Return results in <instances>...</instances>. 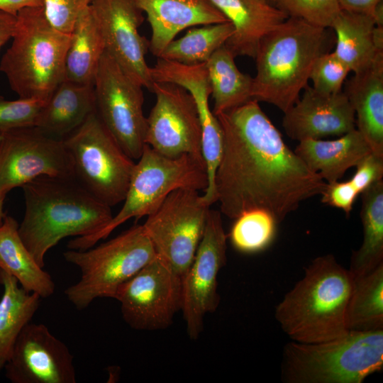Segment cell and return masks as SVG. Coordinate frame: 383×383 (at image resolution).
Instances as JSON below:
<instances>
[{"instance_id":"cell-22","label":"cell","mask_w":383,"mask_h":383,"mask_svg":"<svg viewBox=\"0 0 383 383\" xmlns=\"http://www.w3.org/2000/svg\"><path fill=\"white\" fill-rule=\"evenodd\" d=\"M355 112V125L372 152L383 157V54L345 84L343 91Z\"/></svg>"},{"instance_id":"cell-13","label":"cell","mask_w":383,"mask_h":383,"mask_svg":"<svg viewBox=\"0 0 383 383\" xmlns=\"http://www.w3.org/2000/svg\"><path fill=\"white\" fill-rule=\"evenodd\" d=\"M123 320L133 329L168 328L182 309V279L157 256L118 289Z\"/></svg>"},{"instance_id":"cell-36","label":"cell","mask_w":383,"mask_h":383,"mask_svg":"<svg viewBox=\"0 0 383 383\" xmlns=\"http://www.w3.org/2000/svg\"><path fill=\"white\" fill-rule=\"evenodd\" d=\"M45 102L35 99L6 100L0 96V131L35 126Z\"/></svg>"},{"instance_id":"cell-37","label":"cell","mask_w":383,"mask_h":383,"mask_svg":"<svg viewBox=\"0 0 383 383\" xmlns=\"http://www.w3.org/2000/svg\"><path fill=\"white\" fill-rule=\"evenodd\" d=\"M92 0H44V10L50 23L58 30L71 33L79 13Z\"/></svg>"},{"instance_id":"cell-17","label":"cell","mask_w":383,"mask_h":383,"mask_svg":"<svg viewBox=\"0 0 383 383\" xmlns=\"http://www.w3.org/2000/svg\"><path fill=\"white\" fill-rule=\"evenodd\" d=\"M12 383H76L74 356L43 323H28L4 367Z\"/></svg>"},{"instance_id":"cell-14","label":"cell","mask_w":383,"mask_h":383,"mask_svg":"<svg viewBox=\"0 0 383 383\" xmlns=\"http://www.w3.org/2000/svg\"><path fill=\"white\" fill-rule=\"evenodd\" d=\"M151 91L155 103L147 118L145 144L168 157L186 154L204 162L199 113L192 94L170 82H155Z\"/></svg>"},{"instance_id":"cell-15","label":"cell","mask_w":383,"mask_h":383,"mask_svg":"<svg viewBox=\"0 0 383 383\" xmlns=\"http://www.w3.org/2000/svg\"><path fill=\"white\" fill-rule=\"evenodd\" d=\"M226 239L221 213L209 209L194 258L182 279L181 310L191 340L199 338L205 316L219 305L217 277L226 263Z\"/></svg>"},{"instance_id":"cell-11","label":"cell","mask_w":383,"mask_h":383,"mask_svg":"<svg viewBox=\"0 0 383 383\" xmlns=\"http://www.w3.org/2000/svg\"><path fill=\"white\" fill-rule=\"evenodd\" d=\"M143 87L104 51L94 82L96 112L126 154L136 160L146 145Z\"/></svg>"},{"instance_id":"cell-27","label":"cell","mask_w":383,"mask_h":383,"mask_svg":"<svg viewBox=\"0 0 383 383\" xmlns=\"http://www.w3.org/2000/svg\"><path fill=\"white\" fill-rule=\"evenodd\" d=\"M104 51V39L89 5L79 13L70 33L65 57V79L94 85Z\"/></svg>"},{"instance_id":"cell-16","label":"cell","mask_w":383,"mask_h":383,"mask_svg":"<svg viewBox=\"0 0 383 383\" xmlns=\"http://www.w3.org/2000/svg\"><path fill=\"white\" fill-rule=\"evenodd\" d=\"M105 51L133 81L151 90L153 81L146 62L149 40L139 33L143 11L133 0H92Z\"/></svg>"},{"instance_id":"cell-1","label":"cell","mask_w":383,"mask_h":383,"mask_svg":"<svg viewBox=\"0 0 383 383\" xmlns=\"http://www.w3.org/2000/svg\"><path fill=\"white\" fill-rule=\"evenodd\" d=\"M216 117L223 140L215 179L221 213L235 219L262 209L278 224L325 190L327 182L289 148L257 100Z\"/></svg>"},{"instance_id":"cell-30","label":"cell","mask_w":383,"mask_h":383,"mask_svg":"<svg viewBox=\"0 0 383 383\" xmlns=\"http://www.w3.org/2000/svg\"><path fill=\"white\" fill-rule=\"evenodd\" d=\"M360 218L363 240L351 255L349 271L353 277L367 274L383 263V181L362 193Z\"/></svg>"},{"instance_id":"cell-28","label":"cell","mask_w":383,"mask_h":383,"mask_svg":"<svg viewBox=\"0 0 383 383\" xmlns=\"http://www.w3.org/2000/svg\"><path fill=\"white\" fill-rule=\"evenodd\" d=\"M0 370L9 360L15 343L40 306V296L26 291L16 278L0 270Z\"/></svg>"},{"instance_id":"cell-26","label":"cell","mask_w":383,"mask_h":383,"mask_svg":"<svg viewBox=\"0 0 383 383\" xmlns=\"http://www.w3.org/2000/svg\"><path fill=\"white\" fill-rule=\"evenodd\" d=\"M18 228L17 221L6 215L0 226V270L16 278L26 291L48 298L55 293V284L50 274L37 264Z\"/></svg>"},{"instance_id":"cell-23","label":"cell","mask_w":383,"mask_h":383,"mask_svg":"<svg viewBox=\"0 0 383 383\" xmlns=\"http://www.w3.org/2000/svg\"><path fill=\"white\" fill-rule=\"evenodd\" d=\"M331 28L335 35L333 52L354 74L383 54V26H377L371 15L341 9Z\"/></svg>"},{"instance_id":"cell-2","label":"cell","mask_w":383,"mask_h":383,"mask_svg":"<svg viewBox=\"0 0 383 383\" xmlns=\"http://www.w3.org/2000/svg\"><path fill=\"white\" fill-rule=\"evenodd\" d=\"M25 201L18 234L37 264L69 236H88L113 217L111 206L88 192L74 178L42 176L22 186Z\"/></svg>"},{"instance_id":"cell-24","label":"cell","mask_w":383,"mask_h":383,"mask_svg":"<svg viewBox=\"0 0 383 383\" xmlns=\"http://www.w3.org/2000/svg\"><path fill=\"white\" fill-rule=\"evenodd\" d=\"M294 152L309 170L331 184L338 181L348 169L355 167L372 150L355 128L332 140L299 141Z\"/></svg>"},{"instance_id":"cell-8","label":"cell","mask_w":383,"mask_h":383,"mask_svg":"<svg viewBox=\"0 0 383 383\" xmlns=\"http://www.w3.org/2000/svg\"><path fill=\"white\" fill-rule=\"evenodd\" d=\"M157 256L143 225H134L116 237L84 250L63 252L80 270L79 280L65 294L78 310L98 298L114 299L118 289Z\"/></svg>"},{"instance_id":"cell-6","label":"cell","mask_w":383,"mask_h":383,"mask_svg":"<svg viewBox=\"0 0 383 383\" xmlns=\"http://www.w3.org/2000/svg\"><path fill=\"white\" fill-rule=\"evenodd\" d=\"M383 368V330L349 331L314 343L290 341L283 348L285 383H362Z\"/></svg>"},{"instance_id":"cell-12","label":"cell","mask_w":383,"mask_h":383,"mask_svg":"<svg viewBox=\"0 0 383 383\" xmlns=\"http://www.w3.org/2000/svg\"><path fill=\"white\" fill-rule=\"evenodd\" d=\"M0 139V198L16 187L48 176L74 178L71 157L63 138L36 126L1 132Z\"/></svg>"},{"instance_id":"cell-38","label":"cell","mask_w":383,"mask_h":383,"mask_svg":"<svg viewBox=\"0 0 383 383\" xmlns=\"http://www.w3.org/2000/svg\"><path fill=\"white\" fill-rule=\"evenodd\" d=\"M355 167L356 171L349 180L359 194L373 184L382 179L383 157L371 152Z\"/></svg>"},{"instance_id":"cell-19","label":"cell","mask_w":383,"mask_h":383,"mask_svg":"<svg viewBox=\"0 0 383 383\" xmlns=\"http://www.w3.org/2000/svg\"><path fill=\"white\" fill-rule=\"evenodd\" d=\"M284 114L285 133L298 141L343 135L356 128L355 112L343 91L326 95L307 85Z\"/></svg>"},{"instance_id":"cell-18","label":"cell","mask_w":383,"mask_h":383,"mask_svg":"<svg viewBox=\"0 0 383 383\" xmlns=\"http://www.w3.org/2000/svg\"><path fill=\"white\" fill-rule=\"evenodd\" d=\"M153 82H170L187 89L193 96L201 130V152L206 165L207 187L202 196L211 206L218 200L216 173L223 150V133L220 123L209 103L211 87L205 63L185 65L157 57L150 67Z\"/></svg>"},{"instance_id":"cell-31","label":"cell","mask_w":383,"mask_h":383,"mask_svg":"<svg viewBox=\"0 0 383 383\" xmlns=\"http://www.w3.org/2000/svg\"><path fill=\"white\" fill-rule=\"evenodd\" d=\"M346 326L349 331L383 330V263L370 273L354 278Z\"/></svg>"},{"instance_id":"cell-21","label":"cell","mask_w":383,"mask_h":383,"mask_svg":"<svg viewBox=\"0 0 383 383\" xmlns=\"http://www.w3.org/2000/svg\"><path fill=\"white\" fill-rule=\"evenodd\" d=\"M233 27L225 45L235 57L254 58L261 40L287 15L267 0H209Z\"/></svg>"},{"instance_id":"cell-40","label":"cell","mask_w":383,"mask_h":383,"mask_svg":"<svg viewBox=\"0 0 383 383\" xmlns=\"http://www.w3.org/2000/svg\"><path fill=\"white\" fill-rule=\"evenodd\" d=\"M344 11L362 13L373 16L377 5L382 0H338Z\"/></svg>"},{"instance_id":"cell-9","label":"cell","mask_w":383,"mask_h":383,"mask_svg":"<svg viewBox=\"0 0 383 383\" xmlns=\"http://www.w3.org/2000/svg\"><path fill=\"white\" fill-rule=\"evenodd\" d=\"M63 142L72 159L74 177L88 192L111 207L124 200L135 162L96 111Z\"/></svg>"},{"instance_id":"cell-35","label":"cell","mask_w":383,"mask_h":383,"mask_svg":"<svg viewBox=\"0 0 383 383\" xmlns=\"http://www.w3.org/2000/svg\"><path fill=\"white\" fill-rule=\"evenodd\" d=\"M350 72L348 65L333 52H326L315 61L309 75L312 88L323 94L330 95L342 91Z\"/></svg>"},{"instance_id":"cell-34","label":"cell","mask_w":383,"mask_h":383,"mask_svg":"<svg viewBox=\"0 0 383 383\" xmlns=\"http://www.w3.org/2000/svg\"><path fill=\"white\" fill-rule=\"evenodd\" d=\"M275 6L288 17L323 28H331L341 11L338 0H275Z\"/></svg>"},{"instance_id":"cell-42","label":"cell","mask_w":383,"mask_h":383,"mask_svg":"<svg viewBox=\"0 0 383 383\" xmlns=\"http://www.w3.org/2000/svg\"><path fill=\"white\" fill-rule=\"evenodd\" d=\"M16 21V16L0 10V50L11 39Z\"/></svg>"},{"instance_id":"cell-5","label":"cell","mask_w":383,"mask_h":383,"mask_svg":"<svg viewBox=\"0 0 383 383\" xmlns=\"http://www.w3.org/2000/svg\"><path fill=\"white\" fill-rule=\"evenodd\" d=\"M11 39L0 71L19 98L47 101L65 79L70 33L50 23L43 6L28 7L17 13Z\"/></svg>"},{"instance_id":"cell-20","label":"cell","mask_w":383,"mask_h":383,"mask_svg":"<svg viewBox=\"0 0 383 383\" xmlns=\"http://www.w3.org/2000/svg\"><path fill=\"white\" fill-rule=\"evenodd\" d=\"M133 1L147 15L152 32L149 50L157 57L182 30L228 21L209 0Z\"/></svg>"},{"instance_id":"cell-4","label":"cell","mask_w":383,"mask_h":383,"mask_svg":"<svg viewBox=\"0 0 383 383\" xmlns=\"http://www.w3.org/2000/svg\"><path fill=\"white\" fill-rule=\"evenodd\" d=\"M332 37L328 28L288 17L260 42L252 99L287 111L308 85L316 59L329 52Z\"/></svg>"},{"instance_id":"cell-33","label":"cell","mask_w":383,"mask_h":383,"mask_svg":"<svg viewBox=\"0 0 383 383\" xmlns=\"http://www.w3.org/2000/svg\"><path fill=\"white\" fill-rule=\"evenodd\" d=\"M235 219L230 238L238 251L257 252L267 248L273 241L277 223L267 211L249 210Z\"/></svg>"},{"instance_id":"cell-3","label":"cell","mask_w":383,"mask_h":383,"mask_svg":"<svg viewBox=\"0 0 383 383\" xmlns=\"http://www.w3.org/2000/svg\"><path fill=\"white\" fill-rule=\"evenodd\" d=\"M354 277L327 254L313 259L304 276L276 306L274 317L293 340L314 343L347 334L346 311Z\"/></svg>"},{"instance_id":"cell-29","label":"cell","mask_w":383,"mask_h":383,"mask_svg":"<svg viewBox=\"0 0 383 383\" xmlns=\"http://www.w3.org/2000/svg\"><path fill=\"white\" fill-rule=\"evenodd\" d=\"M224 44L205 62L216 116L252 99L253 77L243 73Z\"/></svg>"},{"instance_id":"cell-43","label":"cell","mask_w":383,"mask_h":383,"mask_svg":"<svg viewBox=\"0 0 383 383\" xmlns=\"http://www.w3.org/2000/svg\"><path fill=\"white\" fill-rule=\"evenodd\" d=\"M1 134L2 133L0 131V139L1 138ZM6 215V214L4 211V200L0 198V226L2 224Z\"/></svg>"},{"instance_id":"cell-44","label":"cell","mask_w":383,"mask_h":383,"mask_svg":"<svg viewBox=\"0 0 383 383\" xmlns=\"http://www.w3.org/2000/svg\"><path fill=\"white\" fill-rule=\"evenodd\" d=\"M268 2H270V4H273L275 6V0H267Z\"/></svg>"},{"instance_id":"cell-41","label":"cell","mask_w":383,"mask_h":383,"mask_svg":"<svg viewBox=\"0 0 383 383\" xmlns=\"http://www.w3.org/2000/svg\"><path fill=\"white\" fill-rule=\"evenodd\" d=\"M44 6V0H0V10L16 16L23 9Z\"/></svg>"},{"instance_id":"cell-10","label":"cell","mask_w":383,"mask_h":383,"mask_svg":"<svg viewBox=\"0 0 383 383\" xmlns=\"http://www.w3.org/2000/svg\"><path fill=\"white\" fill-rule=\"evenodd\" d=\"M209 207L198 190L176 189L143 224L157 256L182 279L202 238Z\"/></svg>"},{"instance_id":"cell-25","label":"cell","mask_w":383,"mask_h":383,"mask_svg":"<svg viewBox=\"0 0 383 383\" xmlns=\"http://www.w3.org/2000/svg\"><path fill=\"white\" fill-rule=\"evenodd\" d=\"M95 111L94 85L65 79L45 102L35 126L48 135L64 138Z\"/></svg>"},{"instance_id":"cell-7","label":"cell","mask_w":383,"mask_h":383,"mask_svg":"<svg viewBox=\"0 0 383 383\" xmlns=\"http://www.w3.org/2000/svg\"><path fill=\"white\" fill-rule=\"evenodd\" d=\"M138 160L118 213L99 232L70 240L69 249L84 250L94 247L128 220L152 213L176 189L204 191L207 187L205 163L189 155L168 157L145 145Z\"/></svg>"},{"instance_id":"cell-32","label":"cell","mask_w":383,"mask_h":383,"mask_svg":"<svg viewBox=\"0 0 383 383\" xmlns=\"http://www.w3.org/2000/svg\"><path fill=\"white\" fill-rule=\"evenodd\" d=\"M233 30L229 21L192 28L171 41L158 57L185 65L205 63L227 42Z\"/></svg>"},{"instance_id":"cell-39","label":"cell","mask_w":383,"mask_h":383,"mask_svg":"<svg viewBox=\"0 0 383 383\" xmlns=\"http://www.w3.org/2000/svg\"><path fill=\"white\" fill-rule=\"evenodd\" d=\"M321 195L322 203L340 209L346 215H349L359 194L348 180L327 183L325 190Z\"/></svg>"}]
</instances>
